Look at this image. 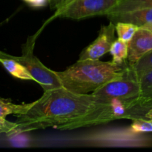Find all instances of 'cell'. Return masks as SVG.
I'll return each instance as SVG.
<instances>
[{
    "instance_id": "1",
    "label": "cell",
    "mask_w": 152,
    "mask_h": 152,
    "mask_svg": "<svg viewBox=\"0 0 152 152\" xmlns=\"http://www.w3.org/2000/svg\"><path fill=\"white\" fill-rule=\"evenodd\" d=\"M106 105L96 102L92 94L74 93L63 87L45 91L25 114L16 115L18 126L10 133L96 126L100 123V110Z\"/></svg>"
},
{
    "instance_id": "2",
    "label": "cell",
    "mask_w": 152,
    "mask_h": 152,
    "mask_svg": "<svg viewBox=\"0 0 152 152\" xmlns=\"http://www.w3.org/2000/svg\"><path fill=\"white\" fill-rule=\"evenodd\" d=\"M128 62L116 65L112 62L78 60L63 71H56L62 87L74 93L86 94L94 92L109 82L123 77Z\"/></svg>"
},
{
    "instance_id": "3",
    "label": "cell",
    "mask_w": 152,
    "mask_h": 152,
    "mask_svg": "<svg viewBox=\"0 0 152 152\" xmlns=\"http://www.w3.org/2000/svg\"><path fill=\"white\" fill-rule=\"evenodd\" d=\"M133 132L130 128L94 132L80 136L74 140L76 144L96 147H148L152 144L148 137Z\"/></svg>"
},
{
    "instance_id": "4",
    "label": "cell",
    "mask_w": 152,
    "mask_h": 152,
    "mask_svg": "<svg viewBox=\"0 0 152 152\" xmlns=\"http://www.w3.org/2000/svg\"><path fill=\"white\" fill-rule=\"evenodd\" d=\"M140 94L137 74L129 65L123 77L109 82L92 93L94 99L101 104H108L114 99L130 101L137 99Z\"/></svg>"
},
{
    "instance_id": "5",
    "label": "cell",
    "mask_w": 152,
    "mask_h": 152,
    "mask_svg": "<svg viewBox=\"0 0 152 152\" xmlns=\"http://www.w3.org/2000/svg\"><path fill=\"white\" fill-rule=\"evenodd\" d=\"M118 0H62L56 6L55 16L80 19L98 15H106Z\"/></svg>"
},
{
    "instance_id": "6",
    "label": "cell",
    "mask_w": 152,
    "mask_h": 152,
    "mask_svg": "<svg viewBox=\"0 0 152 152\" xmlns=\"http://www.w3.org/2000/svg\"><path fill=\"white\" fill-rule=\"evenodd\" d=\"M34 41V39H30L26 44L24 45L22 56H11V57L22 64L28 69L34 78V81L41 86L44 91L62 87L56 71L45 66L41 61L34 56L33 53Z\"/></svg>"
},
{
    "instance_id": "7",
    "label": "cell",
    "mask_w": 152,
    "mask_h": 152,
    "mask_svg": "<svg viewBox=\"0 0 152 152\" xmlns=\"http://www.w3.org/2000/svg\"><path fill=\"white\" fill-rule=\"evenodd\" d=\"M115 25L110 22L101 28L97 38L83 50L78 60H96L110 51L115 40Z\"/></svg>"
},
{
    "instance_id": "8",
    "label": "cell",
    "mask_w": 152,
    "mask_h": 152,
    "mask_svg": "<svg viewBox=\"0 0 152 152\" xmlns=\"http://www.w3.org/2000/svg\"><path fill=\"white\" fill-rule=\"evenodd\" d=\"M152 50V28L139 27L129 42L127 62L133 67L146 53Z\"/></svg>"
},
{
    "instance_id": "9",
    "label": "cell",
    "mask_w": 152,
    "mask_h": 152,
    "mask_svg": "<svg viewBox=\"0 0 152 152\" xmlns=\"http://www.w3.org/2000/svg\"><path fill=\"white\" fill-rule=\"evenodd\" d=\"M110 22L115 25L118 22H129L138 27H146L152 28V7L132 10L124 13L106 15Z\"/></svg>"
},
{
    "instance_id": "10",
    "label": "cell",
    "mask_w": 152,
    "mask_h": 152,
    "mask_svg": "<svg viewBox=\"0 0 152 152\" xmlns=\"http://www.w3.org/2000/svg\"><path fill=\"white\" fill-rule=\"evenodd\" d=\"M140 94L137 99L138 107L146 114L152 108V68L138 76Z\"/></svg>"
},
{
    "instance_id": "11",
    "label": "cell",
    "mask_w": 152,
    "mask_h": 152,
    "mask_svg": "<svg viewBox=\"0 0 152 152\" xmlns=\"http://www.w3.org/2000/svg\"><path fill=\"white\" fill-rule=\"evenodd\" d=\"M0 62L13 77L20 80L34 81V78L28 69L20 62L13 59L10 55L5 53L4 56H0Z\"/></svg>"
},
{
    "instance_id": "12",
    "label": "cell",
    "mask_w": 152,
    "mask_h": 152,
    "mask_svg": "<svg viewBox=\"0 0 152 152\" xmlns=\"http://www.w3.org/2000/svg\"><path fill=\"white\" fill-rule=\"evenodd\" d=\"M151 7L152 0H121L112 7L106 15L124 13V12L141 10V9L151 8Z\"/></svg>"
},
{
    "instance_id": "13",
    "label": "cell",
    "mask_w": 152,
    "mask_h": 152,
    "mask_svg": "<svg viewBox=\"0 0 152 152\" xmlns=\"http://www.w3.org/2000/svg\"><path fill=\"white\" fill-rule=\"evenodd\" d=\"M109 52L113 56V60L111 61L113 63L116 65H123L127 62L129 43L118 38L114 40Z\"/></svg>"
},
{
    "instance_id": "14",
    "label": "cell",
    "mask_w": 152,
    "mask_h": 152,
    "mask_svg": "<svg viewBox=\"0 0 152 152\" xmlns=\"http://www.w3.org/2000/svg\"><path fill=\"white\" fill-rule=\"evenodd\" d=\"M33 102L27 104H14L9 100L0 99V117L5 118L9 114H25L31 108Z\"/></svg>"
},
{
    "instance_id": "15",
    "label": "cell",
    "mask_w": 152,
    "mask_h": 152,
    "mask_svg": "<svg viewBox=\"0 0 152 152\" xmlns=\"http://www.w3.org/2000/svg\"><path fill=\"white\" fill-rule=\"evenodd\" d=\"M139 27L129 22H118L115 24V29L118 35V38L129 43L133 38L135 32Z\"/></svg>"
},
{
    "instance_id": "16",
    "label": "cell",
    "mask_w": 152,
    "mask_h": 152,
    "mask_svg": "<svg viewBox=\"0 0 152 152\" xmlns=\"http://www.w3.org/2000/svg\"><path fill=\"white\" fill-rule=\"evenodd\" d=\"M129 128L132 132L137 134L152 132V120L145 118L134 119Z\"/></svg>"
},
{
    "instance_id": "17",
    "label": "cell",
    "mask_w": 152,
    "mask_h": 152,
    "mask_svg": "<svg viewBox=\"0 0 152 152\" xmlns=\"http://www.w3.org/2000/svg\"><path fill=\"white\" fill-rule=\"evenodd\" d=\"M133 68L137 73V76H140L145 71L152 68V50L148 52L143 57L141 58L133 67Z\"/></svg>"
},
{
    "instance_id": "18",
    "label": "cell",
    "mask_w": 152,
    "mask_h": 152,
    "mask_svg": "<svg viewBox=\"0 0 152 152\" xmlns=\"http://www.w3.org/2000/svg\"><path fill=\"white\" fill-rule=\"evenodd\" d=\"M18 126L17 123H12L4 117H0V134H8L13 132Z\"/></svg>"
},
{
    "instance_id": "19",
    "label": "cell",
    "mask_w": 152,
    "mask_h": 152,
    "mask_svg": "<svg viewBox=\"0 0 152 152\" xmlns=\"http://www.w3.org/2000/svg\"><path fill=\"white\" fill-rule=\"evenodd\" d=\"M47 1L48 0H32L31 5L36 7H43L47 4Z\"/></svg>"
},
{
    "instance_id": "20",
    "label": "cell",
    "mask_w": 152,
    "mask_h": 152,
    "mask_svg": "<svg viewBox=\"0 0 152 152\" xmlns=\"http://www.w3.org/2000/svg\"><path fill=\"white\" fill-rule=\"evenodd\" d=\"M145 118L148 119V120H152V108H151V109L145 114Z\"/></svg>"
},
{
    "instance_id": "21",
    "label": "cell",
    "mask_w": 152,
    "mask_h": 152,
    "mask_svg": "<svg viewBox=\"0 0 152 152\" xmlns=\"http://www.w3.org/2000/svg\"><path fill=\"white\" fill-rule=\"evenodd\" d=\"M24 1H25V2L28 3V4H30V5H31V2H32V0H24Z\"/></svg>"
},
{
    "instance_id": "22",
    "label": "cell",
    "mask_w": 152,
    "mask_h": 152,
    "mask_svg": "<svg viewBox=\"0 0 152 152\" xmlns=\"http://www.w3.org/2000/svg\"><path fill=\"white\" fill-rule=\"evenodd\" d=\"M3 55H4V53H3V52H1V51H0V56H3Z\"/></svg>"
},
{
    "instance_id": "23",
    "label": "cell",
    "mask_w": 152,
    "mask_h": 152,
    "mask_svg": "<svg viewBox=\"0 0 152 152\" xmlns=\"http://www.w3.org/2000/svg\"><path fill=\"white\" fill-rule=\"evenodd\" d=\"M121 1V0H118V1Z\"/></svg>"
}]
</instances>
